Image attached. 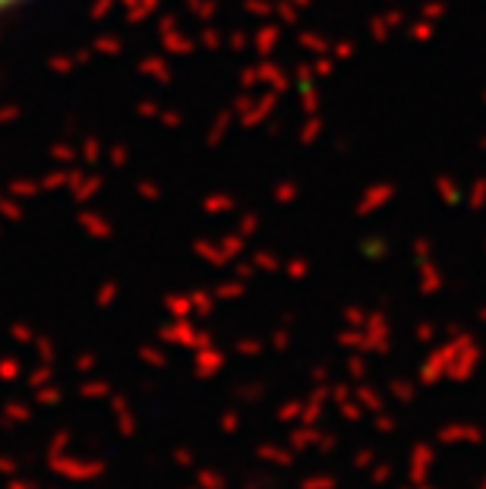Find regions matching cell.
I'll return each mask as SVG.
<instances>
[{"instance_id":"obj_1","label":"cell","mask_w":486,"mask_h":489,"mask_svg":"<svg viewBox=\"0 0 486 489\" xmlns=\"http://www.w3.org/2000/svg\"><path fill=\"white\" fill-rule=\"evenodd\" d=\"M23 3H32V0H0V13H10V10L23 7Z\"/></svg>"}]
</instances>
